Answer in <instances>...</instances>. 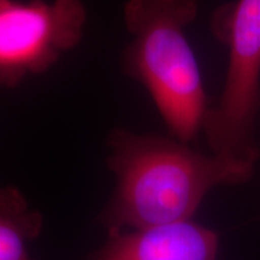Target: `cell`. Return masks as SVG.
I'll use <instances>...</instances> for the list:
<instances>
[{"label": "cell", "instance_id": "obj_1", "mask_svg": "<svg viewBox=\"0 0 260 260\" xmlns=\"http://www.w3.org/2000/svg\"><path fill=\"white\" fill-rule=\"evenodd\" d=\"M105 144L116 187L96 223L107 234L190 220L212 188L254 174L253 162L204 154L174 136L116 128Z\"/></svg>", "mask_w": 260, "mask_h": 260}, {"label": "cell", "instance_id": "obj_2", "mask_svg": "<svg viewBox=\"0 0 260 260\" xmlns=\"http://www.w3.org/2000/svg\"><path fill=\"white\" fill-rule=\"evenodd\" d=\"M198 0H126L124 24L132 40L123 71L147 90L171 136L189 144L203 132L206 92L186 29Z\"/></svg>", "mask_w": 260, "mask_h": 260}, {"label": "cell", "instance_id": "obj_3", "mask_svg": "<svg viewBox=\"0 0 260 260\" xmlns=\"http://www.w3.org/2000/svg\"><path fill=\"white\" fill-rule=\"evenodd\" d=\"M216 37L229 50L219 103L207 110L203 133L213 154L255 164L253 130L260 109V0L223 5L212 18Z\"/></svg>", "mask_w": 260, "mask_h": 260}, {"label": "cell", "instance_id": "obj_4", "mask_svg": "<svg viewBox=\"0 0 260 260\" xmlns=\"http://www.w3.org/2000/svg\"><path fill=\"white\" fill-rule=\"evenodd\" d=\"M82 0H0V82L12 89L51 69L82 40Z\"/></svg>", "mask_w": 260, "mask_h": 260}, {"label": "cell", "instance_id": "obj_5", "mask_svg": "<svg viewBox=\"0 0 260 260\" xmlns=\"http://www.w3.org/2000/svg\"><path fill=\"white\" fill-rule=\"evenodd\" d=\"M219 237L191 220L109 234L86 260H219Z\"/></svg>", "mask_w": 260, "mask_h": 260}, {"label": "cell", "instance_id": "obj_6", "mask_svg": "<svg viewBox=\"0 0 260 260\" xmlns=\"http://www.w3.org/2000/svg\"><path fill=\"white\" fill-rule=\"evenodd\" d=\"M44 217L31 210L15 186L0 190V260H38L29 254L28 245L40 235Z\"/></svg>", "mask_w": 260, "mask_h": 260}]
</instances>
